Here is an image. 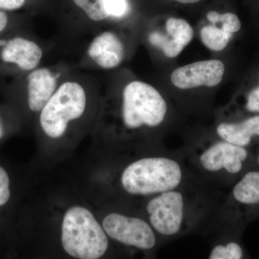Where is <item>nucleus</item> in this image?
<instances>
[{
    "instance_id": "obj_5",
    "label": "nucleus",
    "mask_w": 259,
    "mask_h": 259,
    "mask_svg": "<svg viewBox=\"0 0 259 259\" xmlns=\"http://www.w3.org/2000/svg\"><path fill=\"white\" fill-rule=\"evenodd\" d=\"M103 228L114 240L130 246L148 250L156 244V237L151 227L139 218L112 213L104 219Z\"/></svg>"
},
{
    "instance_id": "obj_8",
    "label": "nucleus",
    "mask_w": 259,
    "mask_h": 259,
    "mask_svg": "<svg viewBox=\"0 0 259 259\" xmlns=\"http://www.w3.org/2000/svg\"><path fill=\"white\" fill-rule=\"evenodd\" d=\"M42 57L41 48L35 42L20 36L0 40V61L13 65L20 71L36 69Z\"/></svg>"
},
{
    "instance_id": "obj_17",
    "label": "nucleus",
    "mask_w": 259,
    "mask_h": 259,
    "mask_svg": "<svg viewBox=\"0 0 259 259\" xmlns=\"http://www.w3.org/2000/svg\"><path fill=\"white\" fill-rule=\"evenodd\" d=\"M74 4L82 10L90 20L102 21L108 18L105 8V0H73Z\"/></svg>"
},
{
    "instance_id": "obj_7",
    "label": "nucleus",
    "mask_w": 259,
    "mask_h": 259,
    "mask_svg": "<svg viewBox=\"0 0 259 259\" xmlns=\"http://www.w3.org/2000/svg\"><path fill=\"white\" fill-rule=\"evenodd\" d=\"M225 65L218 59L197 61L175 69L171 75L173 85L181 90L218 86L222 81Z\"/></svg>"
},
{
    "instance_id": "obj_13",
    "label": "nucleus",
    "mask_w": 259,
    "mask_h": 259,
    "mask_svg": "<svg viewBox=\"0 0 259 259\" xmlns=\"http://www.w3.org/2000/svg\"><path fill=\"white\" fill-rule=\"evenodd\" d=\"M233 196L238 203L247 206L259 205V171L245 174L233 188Z\"/></svg>"
},
{
    "instance_id": "obj_20",
    "label": "nucleus",
    "mask_w": 259,
    "mask_h": 259,
    "mask_svg": "<svg viewBox=\"0 0 259 259\" xmlns=\"http://www.w3.org/2000/svg\"><path fill=\"white\" fill-rule=\"evenodd\" d=\"M245 109L250 113L259 115V75L256 83L246 94Z\"/></svg>"
},
{
    "instance_id": "obj_11",
    "label": "nucleus",
    "mask_w": 259,
    "mask_h": 259,
    "mask_svg": "<svg viewBox=\"0 0 259 259\" xmlns=\"http://www.w3.org/2000/svg\"><path fill=\"white\" fill-rule=\"evenodd\" d=\"M28 104L32 112L41 111L56 91V77L46 68L35 69L28 76Z\"/></svg>"
},
{
    "instance_id": "obj_16",
    "label": "nucleus",
    "mask_w": 259,
    "mask_h": 259,
    "mask_svg": "<svg viewBox=\"0 0 259 259\" xmlns=\"http://www.w3.org/2000/svg\"><path fill=\"white\" fill-rule=\"evenodd\" d=\"M148 40L153 47L163 51L164 55L170 59L176 58L185 49L182 46L172 41L166 34L158 31L151 32L148 36Z\"/></svg>"
},
{
    "instance_id": "obj_12",
    "label": "nucleus",
    "mask_w": 259,
    "mask_h": 259,
    "mask_svg": "<svg viewBox=\"0 0 259 259\" xmlns=\"http://www.w3.org/2000/svg\"><path fill=\"white\" fill-rule=\"evenodd\" d=\"M218 136L227 142L241 147H248L253 139L259 137V115L238 122L222 123L217 128Z\"/></svg>"
},
{
    "instance_id": "obj_14",
    "label": "nucleus",
    "mask_w": 259,
    "mask_h": 259,
    "mask_svg": "<svg viewBox=\"0 0 259 259\" xmlns=\"http://www.w3.org/2000/svg\"><path fill=\"white\" fill-rule=\"evenodd\" d=\"M234 34L218 28L215 25H207L201 29L200 38L206 47L214 51L224 50Z\"/></svg>"
},
{
    "instance_id": "obj_1",
    "label": "nucleus",
    "mask_w": 259,
    "mask_h": 259,
    "mask_svg": "<svg viewBox=\"0 0 259 259\" xmlns=\"http://www.w3.org/2000/svg\"><path fill=\"white\" fill-rule=\"evenodd\" d=\"M61 242L65 251L76 258H100L108 248L102 227L88 209L79 206L71 207L65 214Z\"/></svg>"
},
{
    "instance_id": "obj_25",
    "label": "nucleus",
    "mask_w": 259,
    "mask_h": 259,
    "mask_svg": "<svg viewBox=\"0 0 259 259\" xmlns=\"http://www.w3.org/2000/svg\"><path fill=\"white\" fill-rule=\"evenodd\" d=\"M170 1L177 2V3H182V4H194V3H199L202 0H170Z\"/></svg>"
},
{
    "instance_id": "obj_18",
    "label": "nucleus",
    "mask_w": 259,
    "mask_h": 259,
    "mask_svg": "<svg viewBox=\"0 0 259 259\" xmlns=\"http://www.w3.org/2000/svg\"><path fill=\"white\" fill-rule=\"evenodd\" d=\"M207 18L214 25L221 23V28L232 34L236 33L241 28V20L235 13H226L220 14L218 12L210 11L207 13Z\"/></svg>"
},
{
    "instance_id": "obj_21",
    "label": "nucleus",
    "mask_w": 259,
    "mask_h": 259,
    "mask_svg": "<svg viewBox=\"0 0 259 259\" xmlns=\"http://www.w3.org/2000/svg\"><path fill=\"white\" fill-rule=\"evenodd\" d=\"M11 197L10 179L8 171L0 166V207L6 205Z\"/></svg>"
},
{
    "instance_id": "obj_24",
    "label": "nucleus",
    "mask_w": 259,
    "mask_h": 259,
    "mask_svg": "<svg viewBox=\"0 0 259 259\" xmlns=\"http://www.w3.org/2000/svg\"><path fill=\"white\" fill-rule=\"evenodd\" d=\"M10 20L8 15L3 10H0V34L7 30L9 25Z\"/></svg>"
},
{
    "instance_id": "obj_26",
    "label": "nucleus",
    "mask_w": 259,
    "mask_h": 259,
    "mask_svg": "<svg viewBox=\"0 0 259 259\" xmlns=\"http://www.w3.org/2000/svg\"><path fill=\"white\" fill-rule=\"evenodd\" d=\"M5 134V130L4 124H3V120H2L1 117H0V140L4 137Z\"/></svg>"
},
{
    "instance_id": "obj_3",
    "label": "nucleus",
    "mask_w": 259,
    "mask_h": 259,
    "mask_svg": "<svg viewBox=\"0 0 259 259\" xmlns=\"http://www.w3.org/2000/svg\"><path fill=\"white\" fill-rule=\"evenodd\" d=\"M86 105V93L80 83H62L40 112L42 131L49 137L59 139L66 132L70 121L82 116Z\"/></svg>"
},
{
    "instance_id": "obj_4",
    "label": "nucleus",
    "mask_w": 259,
    "mask_h": 259,
    "mask_svg": "<svg viewBox=\"0 0 259 259\" xmlns=\"http://www.w3.org/2000/svg\"><path fill=\"white\" fill-rule=\"evenodd\" d=\"M167 105L156 88L143 81H134L123 90L122 116L128 128L142 125L156 127L164 120Z\"/></svg>"
},
{
    "instance_id": "obj_9",
    "label": "nucleus",
    "mask_w": 259,
    "mask_h": 259,
    "mask_svg": "<svg viewBox=\"0 0 259 259\" xmlns=\"http://www.w3.org/2000/svg\"><path fill=\"white\" fill-rule=\"evenodd\" d=\"M248 158L246 148L225 141L211 146L201 156L200 162L208 171H217L225 168L228 173L237 175L243 170Z\"/></svg>"
},
{
    "instance_id": "obj_27",
    "label": "nucleus",
    "mask_w": 259,
    "mask_h": 259,
    "mask_svg": "<svg viewBox=\"0 0 259 259\" xmlns=\"http://www.w3.org/2000/svg\"><path fill=\"white\" fill-rule=\"evenodd\" d=\"M257 162H258V166H259V155H258V158H257Z\"/></svg>"
},
{
    "instance_id": "obj_10",
    "label": "nucleus",
    "mask_w": 259,
    "mask_h": 259,
    "mask_svg": "<svg viewBox=\"0 0 259 259\" xmlns=\"http://www.w3.org/2000/svg\"><path fill=\"white\" fill-rule=\"evenodd\" d=\"M88 54L100 67L111 69L122 63L125 48L117 35L106 31L94 39L89 47Z\"/></svg>"
},
{
    "instance_id": "obj_6",
    "label": "nucleus",
    "mask_w": 259,
    "mask_h": 259,
    "mask_svg": "<svg viewBox=\"0 0 259 259\" xmlns=\"http://www.w3.org/2000/svg\"><path fill=\"white\" fill-rule=\"evenodd\" d=\"M147 210L153 228L165 236L176 234L180 229L184 214L183 196L168 191L150 201Z\"/></svg>"
},
{
    "instance_id": "obj_23",
    "label": "nucleus",
    "mask_w": 259,
    "mask_h": 259,
    "mask_svg": "<svg viewBox=\"0 0 259 259\" xmlns=\"http://www.w3.org/2000/svg\"><path fill=\"white\" fill-rule=\"evenodd\" d=\"M25 0H0V10H16L25 4Z\"/></svg>"
},
{
    "instance_id": "obj_2",
    "label": "nucleus",
    "mask_w": 259,
    "mask_h": 259,
    "mask_svg": "<svg viewBox=\"0 0 259 259\" xmlns=\"http://www.w3.org/2000/svg\"><path fill=\"white\" fill-rule=\"evenodd\" d=\"M180 165L166 158H146L131 163L122 173V185L129 193L148 195L173 190L182 180Z\"/></svg>"
},
{
    "instance_id": "obj_15",
    "label": "nucleus",
    "mask_w": 259,
    "mask_h": 259,
    "mask_svg": "<svg viewBox=\"0 0 259 259\" xmlns=\"http://www.w3.org/2000/svg\"><path fill=\"white\" fill-rule=\"evenodd\" d=\"M167 36L184 48L192 41L194 30L190 23L183 19L171 18L166 23Z\"/></svg>"
},
{
    "instance_id": "obj_19",
    "label": "nucleus",
    "mask_w": 259,
    "mask_h": 259,
    "mask_svg": "<svg viewBox=\"0 0 259 259\" xmlns=\"http://www.w3.org/2000/svg\"><path fill=\"white\" fill-rule=\"evenodd\" d=\"M243 256V250L241 245L235 242L228 243L226 246L218 245L209 255L210 259H241Z\"/></svg>"
},
{
    "instance_id": "obj_22",
    "label": "nucleus",
    "mask_w": 259,
    "mask_h": 259,
    "mask_svg": "<svg viewBox=\"0 0 259 259\" xmlns=\"http://www.w3.org/2000/svg\"><path fill=\"white\" fill-rule=\"evenodd\" d=\"M105 8L109 16L121 18L128 10L126 0H105Z\"/></svg>"
}]
</instances>
